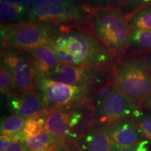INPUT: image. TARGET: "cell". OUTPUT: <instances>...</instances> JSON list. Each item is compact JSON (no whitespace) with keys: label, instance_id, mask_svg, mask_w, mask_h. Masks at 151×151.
Listing matches in <instances>:
<instances>
[{"label":"cell","instance_id":"obj_19","mask_svg":"<svg viewBox=\"0 0 151 151\" xmlns=\"http://www.w3.org/2000/svg\"><path fill=\"white\" fill-rule=\"evenodd\" d=\"M129 48L135 50L151 52V30L130 32Z\"/></svg>","mask_w":151,"mask_h":151},{"label":"cell","instance_id":"obj_26","mask_svg":"<svg viewBox=\"0 0 151 151\" xmlns=\"http://www.w3.org/2000/svg\"><path fill=\"white\" fill-rule=\"evenodd\" d=\"M55 151H81L76 143H59Z\"/></svg>","mask_w":151,"mask_h":151},{"label":"cell","instance_id":"obj_2","mask_svg":"<svg viewBox=\"0 0 151 151\" xmlns=\"http://www.w3.org/2000/svg\"><path fill=\"white\" fill-rule=\"evenodd\" d=\"M85 24L116 58L129 48L130 31L127 17L119 9L82 6Z\"/></svg>","mask_w":151,"mask_h":151},{"label":"cell","instance_id":"obj_27","mask_svg":"<svg viewBox=\"0 0 151 151\" xmlns=\"http://www.w3.org/2000/svg\"><path fill=\"white\" fill-rule=\"evenodd\" d=\"M141 106L145 107V108L151 110V92L150 93V94L148 96V97H147L146 99L143 100L142 104H141Z\"/></svg>","mask_w":151,"mask_h":151},{"label":"cell","instance_id":"obj_23","mask_svg":"<svg viewBox=\"0 0 151 151\" xmlns=\"http://www.w3.org/2000/svg\"><path fill=\"white\" fill-rule=\"evenodd\" d=\"M122 7L127 12L133 14L139 9L151 4V0H121Z\"/></svg>","mask_w":151,"mask_h":151},{"label":"cell","instance_id":"obj_20","mask_svg":"<svg viewBox=\"0 0 151 151\" xmlns=\"http://www.w3.org/2000/svg\"><path fill=\"white\" fill-rule=\"evenodd\" d=\"M46 130L44 116L43 114H39L26 118L22 132L24 138H30L35 137Z\"/></svg>","mask_w":151,"mask_h":151},{"label":"cell","instance_id":"obj_7","mask_svg":"<svg viewBox=\"0 0 151 151\" xmlns=\"http://www.w3.org/2000/svg\"><path fill=\"white\" fill-rule=\"evenodd\" d=\"M35 80L36 88L46 104V109L81 106L92 102V95L97 89L69 86L46 76H36Z\"/></svg>","mask_w":151,"mask_h":151},{"label":"cell","instance_id":"obj_6","mask_svg":"<svg viewBox=\"0 0 151 151\" xmlns=\"http://www.w3.org/2000/svg\"><path fill=\"white\" fill-rule=\"evenodd\" d=\"M85 20L82 6L73 0H34L28 5L27 21L71 26L83 24Z\"/></svg>","mask_w":151,"mask_h":151},{"label":"cell","instance_id":"obj_15","mask_svg":"<svg viewBox=\"0 0 151 151\" xmlns=\"http://www.w3.org/2000/svg\"><path fill=\"white\" fill-rule=\"evenodd\" d=\"M28 6L18 1H1L0 5L1 24H15L27 21Z\"/></svg>","mask_w":151,"mask_h":151},{"label":"cell","instance_id":"obj_9","mask_svg":"<svg viewBox=\"0 0 151 151\" xmlns=\"http://www.w3.org/2000/svg\"><path fill=\"white\" fill-rule=\"evenodd\" d=\"M1 61L9 68L16 83V92H38L35 73L27 52L14 48H1Z\"/></svg>","mask_w":151,"mask_h":151},{"label":"cell","instance_id":"obj_29","mask_svg":"<svg viewBox=\"0 0 151 151\" xmlns=\"http://www.w3.org/2000/svg\"><path fill=\"white\" fill-rule=\"evenodd\" d=\"M40 151H55V149H46V150H43Z\"/></svg>","mask_w":151,"mask_h":151},{"label":"cell","instance_id":"obj_16","mask_svg":"<svg viewBox=\"0 0 151 151\" xmlns=\"http://www.w3.org/2000/svg\"><path fill=\"white\" fill-rule=\"evenodd\" d=\"M130 32L141 30H151V4L139 9L127 16Z\"/></svg>","mask_w":151,"mask_h":151},{"label":"cell","instance_id":"obj_28","mask_svg":"<svg viewBox=\"0 0 151 151\" xmlns=\"http://www.w3.org/2000/svg\"><path fill=\"white\" fill-rule=\"evenodd\" d=\"M146 60V65H147V67L148 68L149 71L151 72V52L150 53V55L147 57L146 59L145 60Z\"/></svg>","mask_w":151,"mask_h":151},{"label":"cell","instance_id":"obj_25","mask_svg":"<svg viewBox=\"0 0 151 151\" xmlns=\"http://www.w3.org/2000/svg\"><path fill=\"white\" fill-rule=\"evenodd\" d=\"M4 151H31L29 148L24 143L23 139H16L9 148H7Z\"/></svg>","mask_w":151,"mask_h":151},{"label":"cell","instance_id":"obj_12","mask_svg":"<svg viewBox=\"0 0 151 151\" xmlns=\"http://www.w3.org/2000/svg\"><path fill=\"white\" fill-rule=\"evenodd\" d=\"M107 129L111 141L119 146H134L144 141V135L131 118L118 120L108 126Z\"/></svg>","mask_w":151,"mask_h":151},{"label":"cell","instance_id":"obj_4","mask_svg":"<svg viewBox=\"0 0 151 151\" xmlns=\"http://www.w3.org/2000/svg\"><path fill=\"white\" fill-rule=\"evenodd\" d=\"M111 82L139 107L151 92V72L146 60L139 58L124 57L117 60Z\"/></svg>","mask_w":151,"mask_h":151},{"label":"cell","instance_id":"obj_1","mask_svg":"<svg viewBox=\"0 0 151 151\" xmlns=\"http://www.w3.org/2000/svg\"><path fill=\"white\" fill-rule=\"evenodd\" d=\"M83 24L60 26L52 47L61 63L112 70L117 58Z\"/></svg>","mask_w":151,"mask_h":151},{"label":"cell","instance_id":"obj_17","mask_svg":"<svg viewBox=\"0 0 151 151\" xmlns=\"http://www.w3.org/2000/svg\"><path fill=\"white\" fill-rule=\"evenodd\" d=\"M23 141L31 151L55 149L59 143L55 137L46 130L35 137L24 138Z\"/></svg>","mask_w":151,"mask_h":151},{"label":"cell","instance_id":"obj_21","mask_svg":"<svg viewBox=\"0 0 151 151\" xmlns=\"http://www.w3.org/2000/svg\"><path fill=\"white\" fill-rule=\"evenodd\" d=\"M0 91L4 95L8 96L16 91V83L9 68L1 61L0 66Z\"/></svg>","mask_w":151,"mask_h":151},{"label":"cell","instance_id":"obj_5","mask_svg":"<svg viewBox=\"0 0 151 151\" xmlns=\"http://www.w3.org/2000/svg\"><path fill=\"white\" fill-rule=\"evenodd\" d=\"M60 33V26L27 21L15 24H1V48L27 52L52 45Z\"/></svg>","mask_w":151,"mask_h":151},{"label":"cell","instance_id":"obj_24","mask_svg":"<svg viewBox=\"0 0 151 151\" xmlns=\"http://www.w3.org/2000/svg\"><path fill=\"white\" fill-rule=\"evenodd\" d=\"M148 143V141L144 140L136 146L124 147L112 142L111 151H149Z\"/></svg>","mask_w":151,"mask_h":151},{"label":"cell","instance_id":"obj_22","mask_svg":"<svg viewBox=\"0 0 151 151\" xmlns=\"http://www.w3.org/2000/svg\"><path fill=\"white\" fill-rule=\"evenodd\" d=\"M134 118L144 137L151 141V115L143 114L141 112Z\"/></svg>","mask_w":151,"mask_h":151},{"label":"cell","instance_id":"obj_3","mask_svg":"<svg viewBox=\"0 0 151 151\" xmlns=\"http://www.w3.org/2000/svg\"><path fill=\"white\" fill-rule=\"evenodd\" d=\"M46 129L59 143H76L97 124V111L92 102L81 106L46 109L43 113Z\"/></svg>","mask_w":151,"mask_h":151},{"label":"cell","instance_id":"obj_18","mask_svg":"<svg viewBox=\"0 0 151 151\" xmlns=\"http://www.w3.org/2000/svg\"><path fill=\"white\" fill-rule=\"evenodd\" d=\"M26 118L13 114L1 120V135H17L23 131Z\"/></svg>","mask_w":151,"mask_h":151},{"label":"cell","instance_id":"obj_14","mask_svg":"<svg viewBox=\"0 0 151 151\" xmlns=\"http://www.w3.org/2000/svg\"><path fill=\"white\" fill-rule=\"evenodd\" d=\"M76 143L81 151H111L112 141L106 126L97 124L87 130Z\"/></svg>","mask_w":151,"mask_h":151},{"label":"cell","instance_id":"obj_8","mask_svg":"<svg viewBox=\"0 0 151 151\" xmlns=\"http://www.w3.org/2000/svg\"><path fill=\"white\" fill-rule=\"evenodd\" d=\"M112 70L60 62L49 78L69 86L99 88L111 81Z\"/></svg>","mask_w":151,"mask_h":151},{"label":"cell","instance_id":"obj_11","mask_svg":"<svg viewBox=\"0 0 151 151\" xmlns=\"http://www.w3.org/2000/svg\"><path fill=\"white\" fill-rule=\"evenodd\" d=\"M7 101L11 112L24 118L43 114L46 109V104L39 92H14L7 96Z\"/></svg>","mask_w":151,"mask_h":151},{"label":"cell","instance_id":"obj_13","mask_svg":"<svg viewBox=\"0 0 151 151\" xmlns=\"http://www.w3.org/2000/svg\"><path fill=\"white\" fill-rule=\"evenodd\" d=\"M25 52L32 65L35 77H50L60 63L51 45L39 47Z\"/></svg>","mask_w":151,"mask_h":151},{"label":"cell","instance_id":"obj_10","mask_svg":"<svg viewBox=\"0 0 151 151\" xmlns=\"http://www.w3.org/2000/svg\"><path fill=\"white\" fill-rule=\"evenodd\" d=\"M138 111L139 106L114 86L96 109L97 124L108 127L118 120L134 117Z\"/></svg>","mask_w":151,"mask_h":151}]
</instances>
